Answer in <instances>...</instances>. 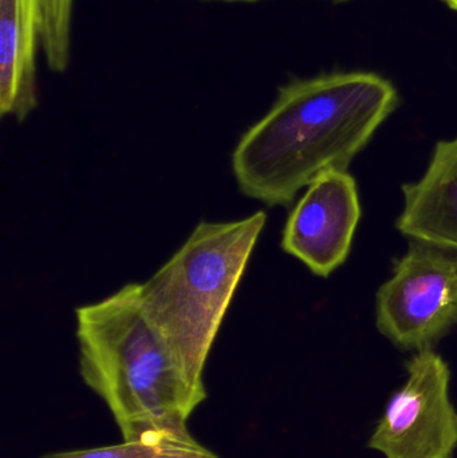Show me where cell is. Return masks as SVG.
Returning <instances> with one entry per match:
<instances>
[{"instance_id": "6da1fadb", "label": "cell", "mask_w": 457, "mask_h": 458, "mask_svg": "<svg viewBox=\"0 0 457 458\" xmlns=\"http://www.w3.org/2000/svg\"><path fill=\"white\" fill-rule=\"evenodd\" d=\"M397 105L396 88L375 72H332L286 83L233 149L239 191L267 207L290 206L325 171H348Z\"/></svg>"}, {"instance_id": "7a4b0ae2", "label": "cell", "mask_w": 457, "mask_h": 458, "mask_svg": "<svg viewBox=\"0 0 457 458\" xmlns=\"http://www.w3.org/2000/svg\"><path fill=\"white\" fill-rule=\"evenodd\" d=\"M80 374L109 409L123 440L152 433L187 435L207 398L182 373L148 323L140 283L75 310Z\"/></svg>"}, {"instance_id": "3957f363", "label": "cell", "mask_w": 457, "mask_h": 458, "mask_svg": "<svg viewBox=\"0 0 457 458\" xmlns=\"http://www.w3.org/2000/svg\"><path fill=\"white\" fill-rule=\"evenodd\" d=\"M266 223L265 211L231 222H200L172 258L140 283L148 323L198 389L207 392L209 352Z\"/></svg>"}, {"instance_id": "277c9868", "label": "cell", "mask_w": 457, "mask_h": 458, "mask_svg": "<svg viewBox=\"0 0 457 458\" xmlns=\"http://www.w3.org/2000/svg\"><path fill=\"white\" fill-rule=\"evenodd\" d=\"M376 319L400 349L434 346L457 326V252L412 240L378 290Z\"/></svg>"}, {"instance_id": "5b68a950", "label": "cell", "mask_w": 457, "mask_h": 458, "mask_svg": "<svg viewBox=\"0 0 457 458\" xmlns=\"http://www.w3.org/2000/svg\"><path fill=\"white\" fill-rule=\"evenodd\" d=\"M407 373L368 446L385 458H455L457 409L450 397V366L428 347L408 360Z\"/></svg>"}, {"instance_id": "8992f818", "label": "cell", "mask_w": 457, "mask_h": 458, "mask_svg": "<svg viewBox=\"0 0 457 458\" xmlns=\"http://www.w3.org/2000/svg\"><path fill=\"white\" fill-rule=\"evenodd\" d=\"M360 219L356 180L348 171L329 169L309 185L290 212L282 248L314 275L330 276L348 259Z\"/></svg>"}, {"instance_id": "52a82bcc", "label": "cell", "mask_w": 457, "mask_h": 458, "mask_svg": "<svg viewBox=\"0 0 457 458\" xmlns=\"http://www.w3.org/2000/svg\"><path fill=\"white\" fill-rule=\"evenodd\" d=\"M75 0H0V83L13 91L37 83V51L48 70L66 72L72 58Z\"/></svg>"}, {"instance_id": "ba28073f", "label": "cell", "mask_w": 457, "mask_h": 458, "mask_svg": "<svg viewBox=\"0 0 457 458\" xmlns=\"http://www.w3.org/2000/svg\"><path fill=\"white\" fill-rule=\"evenodd\" d=\"M396 227L405 236L457 252V139L440 141L419 182L405 184Z\"/></svg>"}, {"instance_id": "9c48e42d", "label": "cell", "mask_w": 457, "mask_h": 458, "mask_svg": "<svg viewBox=\"0 0 457 458\" xmlns=\"http://www.w3.org/2000/svg\"><path fill=\"white\" fill-rule=\"evenodd\" d=\"M40 458H219L190 433H152L115 445L56 452Z\"/></svg>"}, {"instance_id": "30bf717a", "label": "cell", "mask_w": 457, "mask_h": 458, "mask_svg": "<svg viewBox=\"0 0 457 458\" xmlns=\"http://www.w3.org/2000/svg\"><path fill=\"white\" fill-rule=\"evenodd\" d=\"M448 7L453 8V10L457 11V0H443Z\"/></svg>"}, {"instance_id": "8fae6325", "label": "cell", "mask_w": 457, "mask_h": 458, "mask_svg": "<svg viewBox=\"0 0 457 458\" xmlns=\"http://www.w3.org/2000/svg\"><path fill=\"white\" fill-rule=\"evenodd\" d=\"M225 2H255V0H225Z\"/></svg>"}, {"instance_id": "7c38bea8", "label": "cell", "mask_w": 457, "mask_h": 458, "mask_svg": "<svg viewBox=\"0 0 457 458\" xmlns=\"http://www.w3.org/2000/svg\"><path fill=\"white\" fill-rule=\"evenodd\" d=\"M332 2H334V3H343V2H349V0H332Z\"/></svg>"}]
</instances>
